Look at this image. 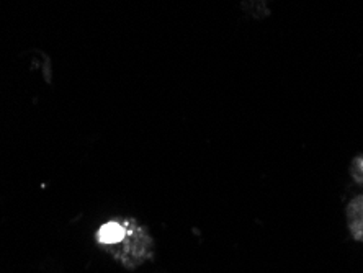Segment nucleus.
<instances>
[{"mask_svg":"<svg viewBox=\"0 0 363 273\" xmlns=\"http://www.w3.org/2000/svg\"><path fill=\"white\" fill-rule=\"evenodd\" d=\"M125 235V229H123L120 224L116 223H108L105 226H101L100 233H99V239L101 243L111 244V243H120Z\"/></svg>","mask_w":363,"mask_h":273,"instance_id":"nucleus-1","label":"nucleus"}]
</instances>
